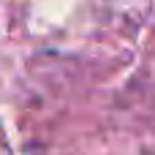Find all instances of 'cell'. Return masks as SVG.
Listing matches in <instances>:
<instances>
[]
</instances>
